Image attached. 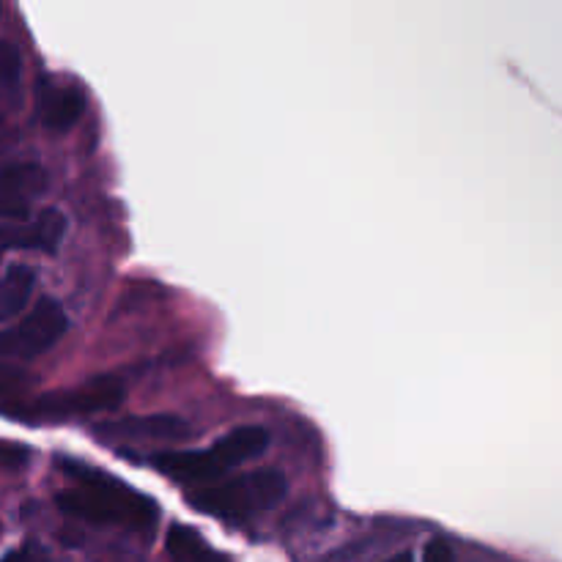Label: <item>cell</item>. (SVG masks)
I'll use <instances>...</instances> for the list:
<instances>
[{
    "label": "cell",
    "mask_w": 562,
    "mask_h": 562,
    "mask_svg": "<svg viewBox=\"0 0 562 562\" xmlns=\"http://www.w3.org/2000/svg\"><path fill=\"white\" fill-rule=\"evenodd\" d=\"M58 467L77 483L55 494L60 514L88 521V525H115L135 532H151L159 521L157 503L137 488L126 486L115 475L93 470L75 459H60Z\"/></svg>",
    "instance_id": "cell-1"
},
{
    "label": "cell",
    "mask_w": 562,
    "mask_h": 562,
    "mask_svg": "<svg viewBox=\"0 0 562 562\" xmlns=\"http://www.w3.org/2000/svg\"><path fill=\"white\" fill-rule=\"evenodd\" d=\"M269 437L261 426H239L225 434L223 439L203 450H165L151 456V467L162 475L173 477L179 483H217L225 472L236 470L239 464L252 459H261L267 453Z\"/></svg>",
    "instance_id": "cell-2"
},
{
    "label": "cell",
    "mask_w": 562,
    "mask_h": 562,
    "mask_svg": "<svg viewBox=\"0 0 562 562\" xmlns=\"http://www.w3.org/2000/svg\"><path fill=\"white\" fill-rule=\"evenodd\" d=\"M289 483L280 470H252L234 481L201 486L187 497L192 510L217 519H250L283 503Z\"/></svg>",
    "instance_id": "cell-3"
},
{
    "label": "cell",
    "mask_w": 562,
    "mask_h": 562,
    "mask_svg": "<svg viewBox=\"0 0 562 562\" xmlns=\"http://www.w3.org/2000/svg\"><path fill=\"white\" fill-rule=\"evenodd\" d=\"M124 401V384L119 379H91L80 387L44 393L36 401L16 406H0L9 420L20 423H66L80 415H102L119 409Z\"/></svg>",
    "instance_id": "cell-4"
},
{
    "label": "cell",
    "mask_w": 562,
    "mask_h": 562,
    "mask_svg": "<svg viewBox=\"0 0 562 562\" xmlns=\"http://www.w3.org/2000/svg\"><path fill=\"white\" fill-rule=\"evenodd\" d=\"M66 329H69V316H66L64 305L53 296H42L27 311V316L0 333V357L33 360V357L47 355L64 338Z\"/></svg>",
    "instance_id": "cell-5"
},
{
    "label": "cell",
    "mask_w": 562,
    "mask_h": 562,
    "mask_svg": "<svg viewBox=\"0 0 562 562\" xmlns=\"http://www.w3.org/2000/svg\"><path fill=\"white\" fill-rule=\"evenodd\" d=\"M104 445H143V442H184L192 437V426L179 415H132L104 420L91 428Z\"/></svg>",
    "instance_id": "cell-6"
},
{
    "label": "cell",
    "mask_w": 562,
    "mask_h": 562,
    "mask_svg": "<svg viewBox=\"0 0 562 562\" xmlns=\"http://www.w3.org/2000/svg\"><path fill=\"white\" fill-rule=\"evenodd\" d=\"M86 113V91L82 86L60 77H47L38 86V121L49 132H66Z\"/></svg>",
    "instance_id": "cell-7"
},
{
    "label": "cell",
    "mask_w": 562,
    "mask_h": 562,
    "mask_svg": "<svg viewBox=\"0 0 562 562\" xmlns=\"http://www.w3.org/2000/svg\"><path fill=\"white\" fill-rule=\"evenodd\" d=\"M44 187V170L33 162L11 165L0 170V220L22 223L27 217V201Z\"/></svg>",
    "instance_id": "cell-8"
},
{
    "label": "cell",
    "mask_w": 562,
    "mask_h": 562,
    "mask_svg": "<svg viewBox=\"0 0 562 562\" xmlns=\"http://www.w3.org/2000/svg\"><path fill=\"white\" fill-rule=\"evenodd\" d=\"M36 289V272L27 263H11L0 274V324L22 313Z\"/></svg>",
    "instance_id": "cell-9"
},
{
    "label": "cell",
    "mask_w": 562,
    "mask_h": 562,
    "mask_svg": "<svg viewBox=\"0 0 562 562\" xmlns=\"http://www.w3.org/2000/svg\"><path fill=\"white\" fill-rule=\"evenodd\" d=\"M165 547H168L170 558L176 562H231L225 554L214 552L206 541H203L201 532L190 530L184 525L170 527L168 538H165Z\"/></svg>",
    "instance_id": "cell-10"
},
{
    "label": "cell",
    "mask_w": 562,
    "mask_h": 562,
    "mask_svg": "<svg viewBox=\"0 0 562 562\" xmlns=\"http://www.w3.org/2000/svg\"><path fill=\"white\" fill-rule=\"evenodd\" d=\"M33 225V241H36V250L44 252V256H55L64 241L66 231H69V220L60 209L47 206L31 220Z\"/></svg>",
    "instance_id": "cell-11"
},
{
    "label": "cell",
    "mask_w": 562,
    "mask_h": 562,
    "mask_svg": "<svg viewBox=\"0 0 562 562\" xmlns=\"http://www.w3.org/2000/svg\"><path fill=\"white\" fill-rule=\"evenodd\" d=\"M22 77V55L14 42L0 38V88L3 91H14L20 86Z\"/></svg>",
    "instance_id": "cell-12"
},
{
    "label": "cell",
    "mask_w": 562,
    "mask_h": 562,
    "mask_svg": "<svg viewBox=\"0 0 562 562\" xmlns=\"http://www.w3.org/2000/svg\"><path fill=\"white\" fill-rule=\"evenodd\" d=\"M31 448L22 442H11V439H0V470L14 472L25 470L27 461H31Z\"/></svg>",
    "instance_id": "cell-13"
},
{
    "label": "cell",
    "mask_w": 562,
    "mask_h": 562,
    "mask_svg": "<svg viewBox=\"0 0 562 562\" xmlns=\"http://www.w3.org/2000/svg\"><path fill=\"white\" fill-rule=\"evenodd\" d=\"M0 562H49V558L38 543H22L20 549H14V552H9L5 558H0Z\"/></svg>",
    "instance_id": "cell-14"
},
{
    "label": "cell",
    "mask_w": 562,
    "mask_h": 562,
    "mask_svg": "<svg viewBox=\"0 0 562 562\" xmlns=\"http://www.w3.org/2000/svg\"><path fill=\"white\" fill-rule=\"evenodd\" d=\"M423 562H456L453 549L445 538H434L426 543V552H423Z\"/></svg>",
    "instance_id": "cell-15"
},
{
    "label": "cell",
    "mask_w": 562,
    "mask_h": 562,
    "mask_svg": "<svg viewBox=\"0 0 562 562\" xmlns=\"http://www.w3.org/2000/svg\"><path fill=\"white\" fill-rule=\"evenodd\" d=\"M384 562H415V558H412V552H398L395 558L384 560Z\"/></svg>",
    "instance_id": "cell-16"
},
{
    "label": "cell",
    "mask_w": 562,
    "mask_h": 562,
    "mask_svg": "<svg viewBox=\"0 0 562 562\" xmlns=\"http://www.w3.org/2000/svg\"><path fill=\"white\" fill-rule=\"evenodd\" d=\"M0 536H3V521H0Z\"/></svg>",
    "instance_id": "cell-17"
}]
</instances>
